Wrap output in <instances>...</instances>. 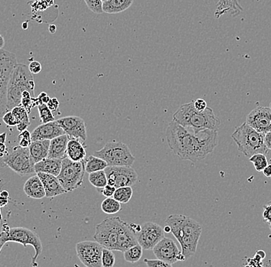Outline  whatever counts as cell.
<instances>
[{
    "label": "cell",
    "mask_w": 271,
    "mask_h": 267,
    "mask_svg": "<svg viewBox=\"0 0 271 267\" xmlns=\"http://www.w3.org/2000/svg\"><path fill=\"white\" fill-rule=\"evenodd\" d=\"M138 244L136 234L128 223L121 220L118 230V249L117 251L124 253Z\"/></svg>",
    "instance_id": "18"
},
{
    "label": "cell",
    "mask_w": 271,
    "mask_h": 267,
    "mask_svg": "<svg viewBox=\"0 0 271 267\" xmlns=\"http://www.w3.org/2000/svg\"><path fill=\"white\" fill-rule=\"evenodd\" d=\"M87 7L92 12L96 14H102L103 10V0H84Z\"/></svg>",
    "instance_id": "36"
},
{
    "label": "cell",
    "mask_w": 271,
    "mask_h": 267,
    "mask_svg": "<svg viewBox=\"0 0 271 267\" xmlns=\"http://www.w3.org/2000/svg\"><path fill=\"white\" fill-rule=\"evenodd\" d=\"M83 142L80 139H70L66 149V156L74 162L84 160L87 156V151Z\"/></svg>",
    "instance_id": "24"
},
{
    "label": "cell",
    "mask_w": 271,
    "mask_h": 267,
    "mask_svg": "<svg viewBox=\"0 0 271 267\" xmlns=\"http://www.w3.org/2000/svg\"><path fill=\"white\" fill-rule=\"evenodd\" d=\"M171 233L181 247L186 260L197 252V245L202 234V227L198 222L185 215H170L166 220Z\"/></svg>",
    "instance_id": "2"
},
{
    "label": "cell",
    "mask_w": 271,
    "mask_h": 267,
    "mask_svg": "<svg viewBox=\"0 0 271 267\" xmlns=\"http://www.w3.org/2000/svg\"><path fill=\"white\" fill-rule=\"evenodd\" d=\"M49 31L50 33L54 34L56 32V26L55 25H50L49 27Z\"/></svg>",
    "instance_id": "54"
},
{
    "label": "cell",
    "mask_w": 271,
    "mask_h": 267,
    "mask_svg": "<svg viewBox=\"0 0 271 267\" xmlns=\"http://www.w3.org/2000/svg\"><path fill=\"white\" fill-rule=\"evenodd\" d=\"M115 256L113 251L109 249L104 248L102 254V267H113L115 264Z\"/></svg>",
    "instance_id": "35"
},
{
    "label": "cell",
    "mask_w": 271,
    "mask_h": 267,
    "mask_svg": "<svg viewBox=\"0 0 271 267\" xmlns=\"http://www.w3.org/2000/svg\"><path fill=\"white\" fill-rule=\"evenodd\" d=\"M5 231V230H3ZM5 232V240L7 243L13 242L20 244L26 247L30 245L35 250V256L32 258L31 266L37 267L36 260L41 255L42 251V242L36 232L25 227H14Z\"/></svg>",
    "instance_id": "9"
},
{
    "label": "cell",
    "mask_w": 271,
    "mask_h": 267,
    "mask_svg": "<svg viewBox=\"0 0 271 267\" xmlns=\"http://www.w3.org/2000/svg\"><path fill=\"white\" fill-rule=\"evenodd\" d=\"M4 46H5V39L2 35H0V49H3Z\"/></svg>",
    "instance_id": "53"
},
{
    "label": "cell",
    "mask_w": 271,
    "mask_h": 267,
    "mask_svg": "<svg viewBox=\"0 0 271 267\" xmlns=\"http://www.w3.org/2000/svg\"><path fill=\"white\" fill-rule=\"evenodd\" d=\"M270 229H271V224H270Z\"/></svg>",
    "instance_id": "57"
},
{
    "label": "cell",
    "mask_w": 271,
    "mask_h": 267,
    "mask_svg": "<svg viewBox=\"0 0 271 267\" xmlns=\"http://www.w3.org/2000/svg\"><path fill=\"white\" fill-rule=\"evenodd\" d=\"M116 189H117V188L115 186L107 184L104 188H102L100 193H101V194L104 195V196H106V197H113L114 193H115Z\"/></svg>",
    "instance_id": "40"
},
{
    "label": "cell",
    "mask_w": 271,
    "mask_h": 267,
    "mask_svg": "<svg viewBox=\"0 0 271 267\" xmlns=\"http://www.w3.org/2000/svg\"><path fill=\"white\" fill-rule=\"evenodd\" d=\"M121 220V217H110L97 224L94 240L101 244L104 248L109 249L111 251H117L118 230Z\"/></svg>",
    "instance_id": "10"
},
{
    "label": "cell",
    "mask_w": 271,
    "mask_h": 267,
    "mask_svg": "<svg viewBox=\"0 0 271 267\" xmlns=\"http://www.w3.org/2000/svg\"><path fill=\"white\" fill-rule=\"evenodd\" d=\"M35 82L29 67L17 63L12 70L7 87V109L10 111L14 107L19 106L24 91H29L32 97L35 95Z\"/></svg>",
    "instance_id": "4"
},
{
    "label": "cell",
    "mask_w": 271,
    "mask_h": 267,
    "mask_svg": "<svg viewBox=\"0 0 271 267\" xmlns=\"http://www.w3.org/2000/svg\"><path fill=\"white\" fill-rule=\"evenodd\" d=\"M163 230H164L165 233H167V234H169V233H171V230H170V227L168 225H166L164 227V228H163Z\"/></svg>",
    "instance_id": "56"
},
{
    "label": "cell",
    "mask_w": 271,
    "mask_h": 267,
    "mask_svg": "<svg viewBox=\"0 0 271 267\" xmlns=\"http://www.w3.org/2000/svg\"><path fill=\"white\" fill-rule=\"evenodd\" d=\"M40 103H39L38 98H35V97H29V98H22L21 100L20 105L23 107L28 112V114H30L31 110L33 107H37Z\"/></svg>",
    "instance_id": "37"
},
{
    "label": "cell",
    "mask_w": 271,
    "mask_h": 267,
    "mask_svg": "<svg viewBox=\"0 0 271 267\" xmlns=\"http://www.w3.org/2000/svg\"><path fill=\"white\" fill-rule=\"evenodd\" d=\"M0 163L10 168L20 176H28L36 173L35 162L31 156L29 147L15 146L9 153L7 152L3 157H0Z\"/></svg>",
    "instance_id": "7"
},
{
    "label": "cell",
    "mask_w": 271,
    "mask_h": 267,
    "mask_svg": "<svg viewBox=\"0 0 271 267\" xmlns=\"http://www.w3.org/2000/svg\"><path fill=\"white\" fill-rule=\"evenodd\" d=\"M166 138L169 147L178 157L192 162L205 159L218 143L217 131L203 130L196 133L173 120L166 128Z\"/></svg>",
    "instance_id": "1"
},
{
    "label": "cell",
    "mask_w": 271,
    "mask_h": 267,
    "mask_svg": "<svg viewBox=\"0 0 271 267\" xmlns=\"http://www.w3.org/2000/svg\"><path fill=\"white\" fill-rule=\"evenodd\" d=\"M5 140H6V133H3V134H0V143H1V142H4V143H5Z\"/></svg>",
    "instance_id": "52"
},
{
    "label": "cell",
    "mask_w": 271,
    "mask_h": 267,
    "mask_svg": "<svg viewBox=\"0 0 271 267\" xmlns=\"http://www.w3.org/2000/svg\"><path fill=\"white\" fill-rule=\"evenodd\" d=\"M56 122L63 128L70 139H80L82 142L87 140V126L81 117L70 116L59 119Z\"/></svg>",
    "instance_id": "15"
},
{
    "label": "cell",
    "mask_w": 271,
    "mask_h": 267,
    "mask_svg": "<svg viewBox=\"0 0 271 267\" xmlns=\"http://www.w3.org/2000/svg\"><path fill=\"white\" fill-rule=\"evenodd\" d=\"M193 104H194L195 109L200 112L204 111L207 108V103L203 99H197L194 100Z\"/></svg>",
    "instance_id": "43"
},
{
    "label": "cell",
    "mask_w": 271,
    "mask_h": 267,
    "mask_svg": "<svg viewBox=\"0 0 271 267\" xmlns=\"http://www.w3.org/2000/svg\"><path fill=\"white\" fill-rule=\"evenodd\" d=\"M105 1H107V0H103V2H105Z\"/></svg>",
    "instance_id": "59"
},
{
    "label": "cell",
    "mask_w": 271,
    "mask_h": 267,
    "mask_svg": "<svg viewBox=\"0 0 271 267\" xmlns=\"http://www.w3.org/2000/svg\"><path fill=\"white\" fill-rule=\"evenodd\" d=\"M263 173L267 177H271V164L268 165L265 169L263 170Z\"/></svg>",
    "instance_id": "51"
},
{
    "label": "cell",
    "mask_w": 271,
    "mask_h": 267,
    "mask_svg": "<svg viewBox=\"0 0 271 267\" xmlns=\"http://www.w3.org/2000/svg\"><path fill=\"white\" fill-rule=\"evenodd\" d=\"M164 230L157 223L147 222L141 226L140 231L136 234L138 244L146 251H152L155 246L164 238Z\"/></svg>",
    "instance_id": "13"
},
{
    "label": "cell",
    "mask_w": 271,
    "mask_h": 267,
    "mask_svg": "<svg viewBox=\"0 0 271 267\" xmlns=\"http://www.w3.org/2000/svg\"><path fill=\"white\" fill-rule=\"evenodd\" d=\"M49 144L50 140L49 139L32 141V143L29 146V149L35 163L48 157Z\"/></svg>",
    "instance_id": "25"
},
{
    "label": "cell",
    "mask_w": 271,
    "mask_h": 267,
    "mask_svg": "<svg viewBox=\"0 0 271 267\" xmlns=\"http://www.w3.org/2000/svg\"><path fill=\"white\" fill-rule=\"evenodd\" d=\"M7 153V147L4 142L0 143V157H3Z\"/></svg>",
    "instance_id": "50"
},
{
    "label": "cell",
    "mask_w": 271,
    "mask_h": 267,
    "mask_svg": "<svg viewBox=\"0 0 271 267\" xmlns=\"http://www.w3.org/2000/svg\"><path fill=\"white\" fill-rule=\"evenodd\" d=\"M250 162L254 164V168L258 172H263L268 165L266 155L263 153L254 154L249 159Z\"/></svg>",
    "instance_id": "33"
},
{
    "label": "cell",
    "mask_w": 271,
    "mask_h": 267,
    "mask_svg": "<svg viewBox=\"0 0 271 267\" xmlns=\"http://www.w3.org/2000/svg\"><path fill=\"white\" fill-rule=\"evenodd\" d=\"M3 122L6 124L8 127H16L17 120L15 119V116L13 115L12 112L7 111L3 117H2Z\"/></svg>",
    "instance_id": "39"
},
{
    "label": "cell",
    "mask_w": 271,
    "mask_h": 267,
    "mask_svg": "<svg viewBox=\"0 0 271 267\" xmlns=\"http://www.w3.org/2000/svg\"><path fill=\"white\" fill-rule=\"evenodd\" d=\"M10 70L0 60V118L8 111L7 109V87L10 78Z\"/></svg>",
    "instance_id": "20"
},
{
    "label": "cell",
    "mask_w": 271,
    "mask_h": 267,
    "mask_svg": "<svg viewBox=\"0 0 271 267\" xmlns=\"http://www.w3.org/2000/svg\"><path fill=\"white\" fill-rule=\"evenodd\" d=\"M107 166H108V164L104 159L94 156V155L89 156L87 159H85L86 172L88 173L97 172V171L104 170Z\"/></svg>",
    "instance_id": "28"
},
{
    "label": "cell",
    "mask_w": 271,
    "mask_h": 267,
    "mask_svg": "<svg viewBox=\"0 0 271 267\" xmlns=\"http://www.w3.org/2000/svg\"><path fill=\"white\" fill-rule=\"evenodd\" d=\"M134 194L132 186H123L117 188L113 197L121 203H129Z\"/></svg>",
    "instance_id": "32"
},
{
    "label": "cell",
    "mask_w": 271,
    "mask_h": 267,
    "mask_svg": "<svg viewBox=\"0 0 271 267\" xmlns=\"http://www.w3.org/2000/svg\"><path fill=\"white\" fill-rule=\"evenodd\" d=\"M104 170L107 176V184L116 188L132 186L137 183V173L131 166H108Z\"/></svg>",
    "instance_id": "12"
},
{
    "label": "cell",
    "mask_w": 271,
    "mask_h": 267,
    "mask_svg": "<svg viewBox=\"0 0 271 267\" xmlns=\"http://www.w3.org/2000/svg\"><path fill=\"white\" fill-rule=\"evenodd\" d=\"M101 210L106 214H115L121 210V203L114 197H107L101 203Z\"/></svg>",
    "instance_id": "30"
},
{
    "label": "cell",
    "mask_w": 271,
    "mask_h": 267,
    "mask_svg": "<svg viewBox=\"0 0 271 267\" xmlns=\"http://www.w3.org/2000/svg\"><path fill=\"white\" fill-rule=\"evenodd\" d=\"M89 182L98 189H102L107 185V176L105 170L97 171L89 173Z\"/></svg>",
    "instance_id": "31"
},
{
    "label": "cell",
    "mask_w": 271,
    "mask_h": 267,
    "mask_svg": "<svg viewBox=\"0 0 271 267\" xmlns=\"http://www.w3.org/2000/svg\"><path fill=\"white\" fill-rule=\"evenodd\" d=\"M23 190L26 196L35 200H41L46 197V191L40 178L37 174L31 176L23 186Z\"/></svg>",
    "instance_id": "22"
},
{
    "label": "cell",
    "mask_w": 271,
    "mask_h": 267,
    "mask_svg": "<svg viewBox=\"0 0 271 267\" xmlns=\"http://www.w3.org/2000/svg\"><path fill=\"white\" fill-rule=\"evenodd\" d=\"M142 251H143V249L139 244H136L134 247L124 251V259L127 262L131 263V264L137 263L142 257Z\"/></svg>",
    "instance_id": "29"
},
{
    "label": "cell",
    "mask_w": 271,
    "mask_h": 267,
    "mask_svg": "<svg viewBox=\"0 0 271 267\" xmlns=\"http://www.w3.org/2000/svg\"><path fill=\"white\" fill-rule=\"evenodd\" d=\"M76 254L83 265L87 267H102L104 247L97 241H83L76 246Z\"/></svg>",
    "instance_id": "11"
},
{
    "label": "cell",
    "mask_w": 271,
    "mask_h": 267,
    "mask_svg": "<svg viewBox=\"0 0 271 267\" xmlns=\"http://www.w3.org/2000/svg\"><path fill=\"white\" fill-rule=\"evenodd\" d=\"M246 122L262 134L271 131V109L270 107H257L248 114Z\"/></svg>",
    "instance_id": "16"
},
{
    "label": "cell",
    "mask_w": 271,
    "mask_h": 267,
    "mask_svg": "<svg viewBox=\"0 0 271 267\" xmlns=\"http://www.w3.org/2000/svg\"><path fill=\"white\" fill-rule=\"evenodd\" d=\"M27 139V140L32 141L31 134L27 131V130L22 131V132H21L20 134H19V135H18V139Z\"/></svg>",
    "instance_id": "46"
},
{
    "label": "cell",
    "mask_w": 271,
    "mask_h": 267,
    "mask_svg": "<svg viewBox=\"0 0 271 267\" xmlns=\"http://www.w3.org/2000/svg\"><path fill=\"white\" fill-rule=\"evenodd\" d=\"M63 159L46 157L35 163V172L45 173L57 176L62 169Z\"/></svg>",
    "instance_id": "23"
},
{
    "label": "cell",
    "mask_w": 271,
    "mask_h": 267,
    "mask_svg": "<svg viewBox=\"0 0 271 267\" xmlns=\"http://www.w3.org/2000/svg\"><path fill=\"white\" fill-rule=\"evenodd\" d=\"M13 115L15 116L17 120V130L19 132L27 130L28 127L30 125L29 121V114L25 108L22 106H17L10 110Z\"/></svg>",
    "instance_id": "27"
},
{
    "label": "cell",
    "mask_w": 271,
    "mask_h": 267,
    "mask_svg": "<svg viewBox=\"0 0 271 267\" xmlns=\"http://www.w3.org/2000/svg\"><path fill=\"white\" fill-rule=\"evenodd\" d=\"M257 254H259V257L260 258H261V259H264V258L266 257V254H265V253L263 251H258V252H257Z\"/></svg>",
    "instance_id": "55"
},
{
    "label": "cell",
    "mask_w": 271,
    "mask_h": 267,
    "mask_svg": "<svg viewBox=\"0 0 271 267\" xmlns=\"http://www.w3.org/2000/svg\"><path fill=\"white\" fill-rule=\"evenodd\" d=\"M65 132L60 126L56 122V120L53 122L42 124L34 130L31 134L32 140H42V139H54L59 135H64Z\"/></svg>",
    "instance_id": "17"
},
{
    "label": "cell",
    "mask_w": 271,
    "mask_h": 267,
    "mask_svg": "<svg viewBox=\"0 0 271 267\" xmlns=\"http://www.w3.org/2000/svg\"><path fill=\"white\" fill-rule=\"evenodd\" d=\"M265 134L254 130L247 122L236 127L231 137L240 152L251 157L254 154H268L269 149L265 143Z\"/></svg>",
    "instance_id": "5"
},
{
    "label": "cell",
    "mask_w": 271,
    "mask_h": 267,
    "mask_svg": "<svg viewBox=\"0 0 271 267\" xmlns=\"http://www.w3.org/2000/svg\"><path fill=\"white\" fill-rule=\"evenodd\" d=\"M93 155L107 162L111 166H131L135 162V157L127 144L112 141L104 145V148L95 151Z\"/></svg>",
    "instance_id": "6"
},
{
    "label": "cell",
    "mask_w": 271,
    "mask_h": 267,
    "mask_svg": "<svg viewBox=\"0 0 271 267\" xmlns=\"http://www.w3.org/2000/svg\"><path fill=\"white\" fill-rule=\"evenodd\" d=\"M46 105L48 106L51 111L55 113V112H57L58 110H59V101L56 98H52L48 102Z\"/></svg>",
    "instance_id": "44"
},
{
    "label": "cell",
    "mask_w": 271,
    "mask_h": 267,
    "mask_svg": "<svg viewBox=\"0 0 271 267\" xmlns=\"http://www.w3.org/2000/svg\"><path fill=\"white\" fill-rule=\"evenodd\" d=\"M193 101L183 104L173 114V121L196 133L203 130L218 131L221 122L214 110L207 107L204 111H198L195 109Z\"/></svg>",
    "instance_id": "3"
},
{
    "label": "cell",
    "mask_w": 271,
    "mask_h": 267,
    "mask_svg": "<svg viewBox=\"0 0 271 267\" xmlns=\"http://www.w3.org/2000/svg\"><path fill=\"white\" fill-rule=\"evenodd\" d=\"M134 0H107L103 2V10L107 14L124 12L134 3Z\"/></svg>",
    "instance_id": "26"
},
{
    "label": "cell",
    "mask_w": 271,
    "mask_h": 267,
    "mask_svg": "<svg viewBox=\"0 0 271 267\" xmlns=\"http://www.w3.org/2000/svg\"><path fill=\"white\" fill-rule=\"evenodd\" d=\"M31 143H32V141L24 139H19V145H20L21 147L28 148Z\"/></svg>",
    "instance_id": "49"
},
{
    "label": "cell",
    "mask_w": 271,
    "mask_h": 267,
    "mask_svg": "<svg viewBox=\"0 0 271 267\" xmlns=\"http://www.w3.org/2000/svg\"><path fill=\"white\" fill-rule=\"evenodd\" d=\"M28 67H29V70H30L32 74H38L42 70V65L38 61L31 62Z\"/></svg>",
    "instance_id": "42"
},
{
    "label": "cell",
    "mask_w": 271,
    "mask_h": 267,
    "mask_svg": "<svg viewBox=\"0 0 271 267\" xmlns=\"http://www.w3.org/2000/svg\"><path fill=\"white\" fill-rule=\"evenodd\" d=\"M36 174L40 178L46 191V197L53 198L59 195L67 193L58 179L57 176L45 173H38Z\"/></svg>",
    "instance_id": "19"
},
{
    "label": "cell",
    "mask_w": 271,
    "mask_h": 267,
    "mask_svg": "<svg viewBox=\"0 0 271 267\" xmlns=\"http://www.w3.org/2000/svg\"><path fill=\"white\" fill-rule=\"evenodd\" d=\"M263 218L268 224H271V203L265 205L264 206V212H263Z\"/></svg>",
    "instance_id": "41"
},
{
    "label": "cell",
    "mask_w": 271,
    "mask_h": 267,
    "mask_svg": "<svg viewBox=\"0 0 271 267\" xmlns=\"http://www.w3.org/2000/svg\"><path fill=\"white\" fill-rule=\"evenodd\" d=\"M85 173V159L80 162H74L66 157L63 159L61 171L57 178L68 193L78 189L83 185Z\"/></svg>",
    "instance_id": "8"
},
{
    "label": "cell",
    "mask_w": 271,
    "mask_h": 267,
    "mask_svg": "<svg viewBox=\"0 0 271 267\" xmlns=\"http://www.w3.org/2000/svg\"><path fill=\"white\" fill-rule=\"evenodd\" d=\"M144 263L147 265L148 267H173L172 264H168V263L164 262V261H161V260H144Z\"/></svg>",
    "instance_id": "38"
},
{
    "label": "cell",
    "mask_w": 271,
    "mask_h": 267,
    "mask_svg": "<svg viewBox=\"0 0 271 267\" xmlns=\"http://www.w3.org/2000/svg\"><path fill=\"white\" fill-rule=\"evenodd\" d=\"M69 140H70V138L66 134L59 135L54 139H51L48 157L60 159L67 157L66 156V149H67Z\"/></svg>",
    "instance_id": "21"
},
{
    "label": "cell",
    "mask_w": 271,
    "mask_h": 267,
    "mask_svg": "<svg viewBox=\"0 0 271 267\" xmlns=\"http://www.w3.org/2000/svg\"><path fill=\"white\" fill-rule=\"evenodd\" d=\"M37 108L39 118H40L42 124H47V123L55 121V117L53 116V112L49 110L46 104H45V103L39 104V106H37Z\"/></svg>",
    "instance_id": "34"
},
{
    "label": "cell",
    "mask_w": 271,
    "mask_h": 267,
    "mask_svg": "<svg viewBox=\"0 0 271 267\" xmlns=\"http://www.w3.org/2000/svg\"><path fill=\"white\" fill-rule=\"evenodd\" d=\"M7 241L5 240V232L2 230L1 233H0V252L2 251V247L3 246L6 244Z\"/></svg>",
    "instance_id": "48"
},
{
    "label": "cell",
    "mask_w": 271,
    "mask_h": 267,
    "mask_svg": "<svg viewBox=\"0 0 271 267\" xmlns=\"http://www.w3.org/2000/svg\"><path fill=\"white\" fill-rule=\"evenodd\" d=\"M270 108L271 109V104H270Z\"/></svg>",
    "instance_id": "58"
},
{
    "label": "cell",
    "mask_w": 271,
    "mask_h": 267,
    "mask_svg": "<svg viewBox=\"0 0 271 267\" xmlns=\"http://www.w3.org/2000/svg\"><path fill=\"white\" fill-rule=\"evenodd\" d=\"M153 254L157 259L173 264L178 261H185L186 258L182 251L178 248L176 243L172 239L164 237L152 249Z\"/></svg>",
    "instance_id": "14"
},
{
    "label": "cell",
    "mask_w": 271,
    "mask_h": 267,
    "mask_svg": "<svg viewBox=\"0 0 271 267\" xmlns=\"http://www.w3.org/2000/svg\"><path fill=\"white\" fill-rule=\"evenodd\" d=\"M265 143L268 149H271V131L265 134Z\"/></svg>",
    "instance_id": "47"
},
{
    "label": "cell",
    "mask_w": 271,
    "mask_h": 267,
    "mask_svg": "<svg viewBox=\"0 0 271 267\" xmlns=\"http://www.w3.org/2000/svg\"><path fill=\"white\" fill-rule=\"evenodd\" d=\"M38 100H39V103L42 104V103H45V104H47L48 102L50 100V97L48 96L47 93H41L38 96Z\"/></svg>",
    "instance_id": "45"
}]
</instances>
